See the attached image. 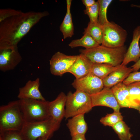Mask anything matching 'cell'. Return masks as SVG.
<instances>
[{"mask_svg": "<svg viewBox=\"0 0 140 140\" xmlns=\"http://www.w3.org/2000/svg\"><path fill=\"white\" fill-rule=\"evenodd\" d=\"M47 11L22 12L0 22V45H16Z\"/></svg>", "mask_w": 140, "mask_h": 140, "instance_id": "1", "label": "cell"}, {"mask_svg": "<svg viewBox=\"0 0 140 140\" xmlns=\"http://www.w3.org/2000/svg\"><path fill=\"white\" fill-rule=\"evenodd\" d=\"M127 51L125 46L110 48L99 45L96 47L80 49L81 53L93 63H106L114 66L122 62Z\"/></svg>", "mask_w": 140, "mask_h": 140, "instance_id": "2", "label": "cell"}, {"mask_svg": "<svg viewBox=\"0 0 140 140\" xmlns=\"http://www.w3.org/2000/svg\"><path fill=\"white\" fill-rule=\"evenodd\" d=\"M25 123L19 100L0 107V131H20Z\"/></svg>", "mask_w": 140, "mask_h": 140, "instance_id": "3", "label": "cell"}, {"mask_svg": "<svg viewBox=\"0 0 140 140\" xmlns=\"http://www.w3.org/2000/svg\"><path fill=\"white\" fill-rule=\"evenodd\" d=\"M19 100L25 123L41 121L51 117L49 102L29 99Z\"/></svg>", "mask_w": 140, "mask_h": 140, "instance_id": "4", "label": "cell"}, {"mask_svg": "<svg viewBox=\"0 0 140 140\" xmlns=\"http://www.w3.org/2000/svg\"><path fill=\"white\" fill-rule=\"evenodd\" d=\"M60 123L51 117L41 121L25 123L20 132L24 140H36L41 137L50 138L59 128Z\"/></svg>", "mask_w": 140, "mask_h": 140, "instance_id": "5", "label": "cell"}, {"mask_svg": "<svg viewBox=\"0 0 140 140\" xmlns=\"http://www.w3.org/2000/svg\"><path fill=\"white\" fill-rule=\"evenodd\" d=\"M93 107L90 95L79 90L73 93L69 92L66 95V119L87 113Z\"/></svg>", "mask_w": 140, "mask_h": 140, "instance_id": "6", "label": "cell"}, {"mask_svg": "<svg viewBox=\"0 0 140 140\" xmlns=\"http://www.w3.org/2000/svg\"><path fill=\"white\" fill-rule=\"evenodd\" d=\"M103 26L101 45L110 48L124 46L127 35L126 31L115 23L109 22Z\"/></svg>", "mask_w": 140, "mask_h": 140, "instance_id": "7", "label": "cell"}, {"mask_svg": "<svg viewBox=\"0 0 140 140\" xmlns=\"http://www.w3.org/2000/svg\"><path fill=\"white\" fill-rule=\"evenodd\" d=\"M22 59L17 46L0 45V70L1 71L5 72L14 69Z\"/></svg>", "mask_w": 140, "mask_h": 140, "instance_id": "8", "label": "cell"}, {"mask_svg": "<svg viewBox=\"0 0 140 140\" xmlns=\"http://www.w3.org/2000/svg\"><path fill=\"white\" fill-rule=\"evenodd\" d=\"M77 57V55H67L59 51L55 53L50 60L51 73L61 76L69 72Z\"/></svg>", "mask_w": 140, "mask_h": 140, "instance_id": "9", "label": "cell"}, {"mask_svg": "<svg viewBox=\"0 0 140 140\" xmlns=\"http://www.w3.org/2000/svg\"><path fill=\"white\" fill-rule=\"evenodd\" d=\"M72 85L76 90H81L90 95L99 92L104 87L103 79L90 72L82 78L75 79Z\"/></svg>", "mask_w": 140, "mask_h": 140, "instance_id": "10", "label": "cell"}, {"mask_svg": "<svg viewBox=\"0 0 140 140\" xmlns=\"http://www.w3.org/2000/svg\"><path fill=\"white\" fill-rule=\"evenodd\" d=\"M93 107L104 106L120 112L121 108L111 88L104 87L99 92L90 95Z\"/></svg>", "mask_w": 140, "mask_h": 140, "instance_id": "11", "label": "cell"}, {"mask_svg": "<svg viewBox=\"0 0 140 140\" xmlns=\"http://www.w3.org/2000/svg\"><path fill=\"white\" fill-rule=\"evenodd\" d=\"M140 39V26L134 29L132 41L127 50L124 60L121 64L126 66L129 62H137L140 59V48L139 43Z\"/></svg>", "mask_w": 140, "mask_h": 140, "instance_id": "12", "label": "cell"}, {"mask_svg": "<svg viewBox=\"0 0 140 140\" xmlns=\"http://www.w3.org/2000/svg\"><path fill=\"white\" fill-rule=\"evenodd\" d=\"M111 88L121 108H128L138 110L131 98L127 85L121 82Z\"/></svg>", "mask_w": 140, "mask_h": 140, "instance_id": "13", "label": "cell"}, {"mask_svg": "<svg viewBox=\"0 0 140 140\" xmlns=\"http://www.w3.org/2000/svg\"><path fill=\"white\" fill-rule=\"evenodd\" d=\"M40 85L38 78L34 80H29L24 86L19 88L18 98L19 99H29L45 101L39 90Z\"/></svg>", "mask_w": 140, "mask_h": 140, "instance_id": "14", "label": "cell"}, {"mask_svg": "<svg viewBox=\"0 0 140 140\" xmlns=\"http://www.w3.org/2000/svg\"><path fill=\"white\" fill-rule=\"evenodd\" d=\"M93 63L82 54L77 55L76 59L69 72L78 79L86 76L90 72Z\"/></svg>", "mask_w": 140, "mask_h": 140, "instance_id": "15", "label": "cell"}, {"mask_svg": "<svg viewBox=\"0 0 140 140\" xmlns=\"http://www.w3.org/2000/svg\"><path fill=\"white\" fill-rule=\"evenodd\" d=\"M66 95L61 92L56 98L49 103V110L50 116L57 122L61 123L65 114Z\"/></svg>", "mask_w": 140, "mask_h": 140, "instance_id": "16", "label": "cell"}, {"mask_svg": "<svg viewBox=\"0 0 140 140\" xmlns=\"http://www.w3.org/2000/svg\"><path fill=\"white\" fill-rule=\"evenodd\" d=\"M132 72L131 67L122 65L120 67L111 73L103 79L104 87L111 88L118 83L123 82Z\"/></svg>", "mask_w": 140, "mask_h": 140, "instance_id": "17", "label": "cell"}, {"mask_svg": "<svg viewBox=\"0 0 140 140\" xmlns=\"http://www.w3.org/2000/svg\"><path fill=\"white\" fill-rule=\"evenodd\" d=\"M83 114L72 117L66 124L72 137L77 135H84L88 129V126Z\"/></svg>", "mask_w": 140, "mask_h": 140, "instance_id": "18", "label": "cell"}, {"mask_svg": "<svg viewBox=\"0 0 140 140\" xmlns=\"http://www.w3.org/2000/svg\"><path fill=\"white\" fill-rule=\"evenodd\" d=\"M72 2V0L66 1V12L60 26V30L62 33L64 39L67 38L71 37L74 34V26L70 11Z\"/></svg>", "mask_w": 140, "mask_h": 140, "instance_id": "19", "label": "cell"}, {"mask_svg": "<svg viewBox=\"0 0 140 140\" xmlns=\"http://www.w3.org/2000/svg\"><path fill=\"white\" fill-rule=\"evenodd\" d=\"M122 66L121 64L114 66L106 63H93L90 73L103 79L113 71Z\"/></svg>", "mask_w": 140, "mask_h": 140, "instance_id": "20", "label": "cell"}, {"mask_svg": "<svg viewBox=\"0 0 140 140\" xmlns=\"http://www.w3.org/2000/svg\"><path fill=\"white\" fill-rule=\"evenodd\" d=\"M99 45L87 33H83V35L80 38L72 40L69 44V46L72 48L78 47H82L85 49L93 48Z\"/></svg>", "mask_w": 140, "mask_h": 140, "instance_id": "21", "label": "cell"}, {"mask_svg": "<svg viewBox=\"0 0 140 140\" xmlns=\"http://www.w3.org/2000/svg\"><path fill=\"white\" fill-rule=\"evenodd\" d=\"M84 29L83 33H88L99 45L102 44L103 35V26L98 22L92 23L89 22L87 27Z\"/></svg>", "mask_w": 140, "mask_h": 140, "instance_id": "22", "label": "cell"}, {"mask_svg": "<svg viewBox=\"0 0 140 140\" xmlns=\"http://www.w3.org/2000/svg\"><path fill=\"white\" fill-rule=\"evenodd\" d=\"M112 128L120 140H131L133 135L130 131V128L123 120L117 123Z\"/></svg>", "mask_w": 140, "mask_h": 140, "instance_id": "23", "label": "cell"}, {"mask_svg": "<svg viewBox=\"0 0 140 140\" xmlns=\"http://www.w3.org/2000/svg\"><path fill=\"white\" fill-rule=\"evenodd\" d=\"M123 117L120 112L114 111L111 114H107L101 118L100 122L105 126L113 127L116 124L122 120Z\"/></svg>", "mask_w": 140, "mask_h": 140, "instance_id": "24", "label": "cell"}, {"mask_svg": "<svg viewBox=\"0 0 140 140\" xmlns=\"http://www.w3.org/2000/svg\"><path fill=\"white\" fill-rule=\"evenodd\" d=\"M112 0H98L99 5V10L98 22L103 26L109 21L107 17V10Z\"/></svg>", "mask_w": 140, "mask_h": 140, "instance_id": "25", "label": "cell"}, {"mask_svg": "<svg viewBox=\"0 0 140 140\" xmlns=\"http://www.w3.org/2000/svg\"><path fill=\"white\" fill-rule=\"evenodd\" d=\"M131 98L138 110L140 106V82H135L128 85Z\"/></svg>", "mask_w": 140, "mask_h": 140, "instance_id": "26", "label": "cell"}, {"mask_svg": "<svg viewBox=\"0 0 140 140\" xmlns=\"http://www.w3.org/2000/svg\"><path fill=\"white\" fill-rule=\"evenodd\" d=\"M99 10V5L97 1L91 7L86 8L84 11L85 14L89 17L91 23L98 22Z\"/></svg>", "mask_w": 140, "mask_h": 140, "instance_id": "27", "label": "cell"}, {"mask_svg": "<svg viewBox=\"0 0 140 140\" xmlns=\"http://www.w3.org/2000/svg\"><path fill=\"white\" fill-rule=\"evenodd\" d=\"M0 140H24L20 131H0Z\"/></svg>", "mask_w": 140, "mask_h": 140, "instance_id": "28", "label": "cell"}, {"mask_svg": "<svg viewBox=\"0 0 140 140\" xmlns=\"http://www.w3.org/2000/svg\"><path fill=\"white\" fill-rule=\"evenodd\" d=\"M22 11L10 9H1L0 10V22L5 19L18 14Z\"/></svg>", "mask_w": 140, "mask_h": 140, "instance_id": "29", "label": "cell"}, {"mask_svg": "<svg viewBox=\"0 0 140 140\" xmlns=\"http://www.w3.org/2000/svg\"><path fill=\"white\" fill-rule=\"evenodd\" d=\"M135 82H140V72H133L123 82L126 85Z\"/></svg>", "mask_w": 140, "mask_h": 140, "instance_id": "30", "label": "cell"}, {"mask_svg": "<svg viewBox=\"0 0 140 140\" xmlns=\"http://www.w3.org/2000/svg\"><path fill=\"white\" fill-rule=\"evenodd\" d=\"M81 1L83 4L85 6L86 8L92 6L96 2L94 0H82Z\"/></svg>", "mask_w": 140, "mask_h": 140, "instance_id": "31", "label": "cell"}, {"mask_svg": "<svg viewBox=\"0 0 140 140\" xmlns=\"http://www.w3.org/2000/svg\"><path fill=\"white\" fill-rule=\"evenodd\" d=\"M71 140H86L84 135H77L72 137Z\"/></svg>", "mask_w": 140, "mask_h": 140, "instance_id": "32", "label": "cell"}, {"mask_svg": "<svg viewBox=\"0 0 140 140\" xmlns=\"http://www.w3.org/2000/svg\"><path fill=\"white\" fill-rule=\"evenodd\" d=\"M133 70V72L137 71L140 69V59L132 65L131 67Z\"/></svg>", "mask_w": 140, "mask_h": 140, "instance_id": "33", "label": "cell"}, {"mask_svg": "<svg viewBox=\"0 0 140 140\" xmlns=\"http://www.w3.org/2000/svg\"><path fill=\"white\" fill-rule=\"evenodd\" d=\"M49 138L48 137H41L39 138L38 140H47Z\"/></svg>", "mask_w": 140, "mask_h": 140, "instance_id": "34", "label": "cell"}, {"mask_svg": "<svg viewBox=\"0 0 140 140\" xmlns=\"http://www.w3.org/2000/svg\"><path fill=\"white\" fill-rule=\"evenodd\" d=\"M131 6L132 7H135L137 8H140V5H137L134 4H132Z\"/></svg>", "mask_w": 140, "mask_h": 140, "instance_id": "35", "label": "cell"}, {"mask_svg": "<svg viewBox=\"0 0 140 140\" xmlns=\"http://www.w3.org/2000/svg\"><path fill=\"white\" fill-rule=\"evenodd\" d=\"M138 110L139 111V113H140V106H139V108L138 109Z\"/></svg>", "mask_w": 140, "mask_h": 140, "instance_id": "36", "label": "cell"}]
</instances>
